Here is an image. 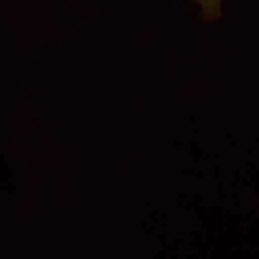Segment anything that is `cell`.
I'll use <instances>...</instances> for the list:
<instances>
[{
  "label": "cell",
  "instance_id": "1",
  "mask_svg": "<svg viewBox=\"0 0 259 259\" xmlns=\"http://www.w3.org/2000/svg\"><path fill=\"white\" fill-rule=\"evenodd\" d=\"M200 8L202 18L207 22H216L222 18L223 0H193Z\"/></svg>",
  "mask_w": 259,
  "mask_h": 259
}]
</instances>
